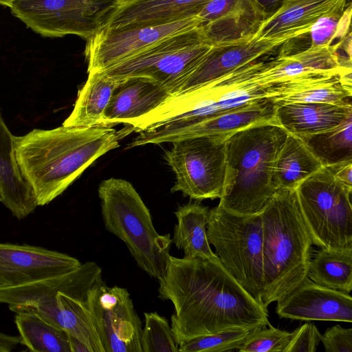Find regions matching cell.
Listing matches in <instances>:
<instances>
[{
    "label": "cell",
    "instance_id": "obj_7",
    "mask_svg": "<svg viewBox=\"0 0 352 352\" xmlns=\"http://www.w3.org/2000/svg\"><path fill=\"white\" fill-rule=\"evenodd\" d=\"M207 237L221 264L258 302L263 292L261 214L240 215L219 206L209 210Z\"/></svg>",
    "mask_w": 352,
    "mask_h": 352
},
{
    "label": "cell",
    "instance_id": "obj_25",
    "mask_svg": "<svg viewBox=\"0 0 352 352\" xmlns=\"http://www.w3.org/2000/svg\"><path fill=\"white\" fill-rule=\"evenodd\" d=\"M122 80L102 72H88L85 83L78 91L73 110L63 125L73 127L102 126L112 95Z\"/></svg>",
    "mask_w": 352,
    "mask_h": 352
},
{
    "label": "cell",
    "instance_id": "obj_20",
    "mask_svg": "<svg viewBox=\"0 0 352 352\" xmlns=\"http://www.w3.org/2000/svg\"><path fill=\"white\" fill-rule=\"evenodd\" d=\"M346 1L283 0L275 13L259 23L251 38L272 40L304 36L319 19Z\"/></svg>",
    "mask_w": 352,
    "mask_h": 352
},
{
    "label": "cell",
    "instance_id": "obj_29",
    "mask_svg": "<svg viewBox=\"0 0 352 352\" xmlns=\"http://www.w3.org/2000/svg\"><path fill=\"white\" fill-rule=\"evenodd\" d=\"M15 323L22 344L35 352H71L69 334L34 314L17 313Z\"/></svg>",
    "mask_w": 352,
    "mask_h": 352
},
{
    "label": "cell",
    "instance_id": "obj_12",
    "mask_svg": "<svg viewBox=\"0 0 352 352\" xmlns=\"http://www.w3.org/2000/svg\"><path fill=\"white\" fill-rule=\"evenodd\" d=\"M102 271L95 262L82 278L56 296L28 305H9L14 313H29L60 327L85 344L91 352H104L89 311L91 289L101 280Z\"/></svg>",
    "mask_w": 352,
    "mask_h": 352
},
{
    "label": "cell",
    "instance_id": "obj_11",
    "mask_svg": "<svg viewBox=\"0 0 352 352\" xmlns=\"http://www.w3.org/2000/svg\"><path fill=\"white\" fill-rule=\"evenodd\" d=\"M117 5L118 0H16L8 7L41 36L73 34L87 41L101 30Z\"/></svg>",
    "mask_w": 352,
    "mask_h": 352
},
{
    "label": "cell",
    "instance_id": "obj_38",
    "mask_svg": "<svg viewBox=\"0 0 352 352\" xmlns=\"http://www.w3.org/2000/svg\"><path fill=\"white\" fill-rule=\"evenodd\" d=\"M250 6L261 21L275 13L283 0H249Z\"/></svg>",
    "mask_w": 352,
    "mask_h": 352
},
{
    "label": "cell",
    "instance_id": "obj_28",
    "mask_svg": "<svg viewBox=\"0 0 352 352\" xmlns=\"http://www.w3.org/2000/svg\"><path fill=\"white\" fill-rule=\"evenodd\" d=\"M307 277L319 285L350 293L352 289V250L320 248L311 258Z\"/></svg>",
    "mask_w": 352,
    "mask_h": 352
},
{
    "label": "cell",
    "instance_id": "obj_35",
    "mask_svg": "<svg viewBox=\"0 0 352 352\" xmlns=\"http://www.w3.org/2000/svg\"><path fill=\"white\" fill-rule=\"evenodd\" d=\"M346 6L347 1L340 3L311 26L307 34L311 40L308 47H324L332 44Z\"/></svg>",
    "mask_w": 352,
    "mask_h": 352
},
{
    "label": "cell",
    "instance_id": "obj_13",
    "mask_svg": "<svg viewBox=\"0 0 352 352\" xmlns=\"http://www.w3.org/2000/svg\"><path fill=\"white\" fill-rule=\"evenodd\" d=\"M276 104L272 98H264L199 120L166 123L156 129L138 133L129 148L148 144L172 143L198 136L230 135L252 126L276 123Z\"/></svg>",
    "mask_w": 352,
    "mask_h": 352
},
{
    "label": "cell",
    "instance_id": "obj_40",
    "mask_svg": "<svg viewBox=\"0 0 352 352\" xmlns=\"http://www.w3.org/2000/svg\"><path fill=\"white\" fill-rule=\"evenodd\" d=\"M22 344L20 336H10L0 332V352H10Z\"/></svg>",
    "mask_w": 352,
    "mask_h": 352
},
{
    "label": "cell",
    "instance_id": "obj_2",
    "mask_svg": "<svg viewBox=\"0 0 352 352\" xmlns=\"http://www.w3.org/2000/svg\"><path fill=\"white\" fill-rule=\"evenodd\" d=\"M130 128L61 126L34 129L13 137L14 154L38 206L60 195L91 164L131 133Z\"/></svg>",
    "mask_w": 352,
    "mask_h": 352
},
{
    "label": "cell",
    "instance_id": "obj_41",
    "mask_svg": "<svg viewBox=\"0 0 352 352\" xmlns=\"http://www.w3.org/2000/svg\"><path fill=\"white\" fill-rule=\"evenodd\" d=\"M69 343L71 352H91L85 344L70 334H69Z\"/></svg>",
    "mask_w": 352,
    "mask_h": 352
},
{
    "label": "cell",
    "instance_id": "obj_10",
    "mask_svg": "<svg viewBox=\"0 0 352 352\" xmlns=\"http://www.w3.org/2000/svg\"><path fill=\"white\" fill-rule=\"evenodd\" d=\"M215 135L173 142L164 159L175 174L171 192H182L192 199L220 198L226 178V140Z\"/></svg>",
    "mask_w": 352,
    "mask_h": 352
},
{
    "label": "cell",
    "instance_id": "obj_22",
    "mask_svg": "<svg viewBox=\"0 0 352 352\" xmlns=\"http://www.w3.org/2000/svg\"><path fill=\"white\" fill-rule=\"evenodd\" d=\"M351 116V103L296 102L277 105L275 121L288 133L302 136L331 130Z\"/></svg>",
    "mask_w": 352,
    "mask_h": 352
},
{
    "label": "cell",
    "instance_id": "obj_17",
    "mask_svg": "<svg viewBox=\"0 0 352 352\" xmlns=\"http://www.w3.org/2000/svg\"><path fill=\"white\" fill-rule=\"evenodd\" d=\"M252 34L214 44L174 95L182 94L223 77L234 70L269 54L290 37L255 40Z\"/></svg>",
    "mask_w": 352,
    "mask_h": 352
},
{
    "label": "cell",
    "instance_id": "obj_15",
    "mask_svg": "<svg viewBox=\"0 0 352 352\" xmlns=\"http://www.w3.org/2000/svg\"><path fill=\"white\" fill-rule=\"evenodd\" d=\"M201 25L197 16L152 26L102 28L87 40V72L104 70L174 34Z\"/></svg>",
    "mask_w": 352,
    "mask_h": 352
},
{
    "label": "cell",
    "instance_id": "obj_27",
    "mask_svg": "<svg viewBox=\"0 0 352 352\" xmlns=\"http://www.w3.org/2000/svg\"><path fill=\"white\" fill-rule=\"evenodd\" d=\"M322 167L297 136L288 133L277 157L274 181L278 189L294 188Z\"/></svg>",
    "mask_w": 352,
    "mask_h": 352
},
{
    "label": "cell",
    "instance_id": "obj_34",
    "mask_svg": "<svg viewBox=\"0 0 352 352\" xmlns=\"http://www.w3.org/2000/svg\"><path fill=\"white\" fill-rule=\"evenodd\" d=\"M269 327L253 329L243 344L239 352H285L292 337V332L280 330L270 324Z\"/></svg>",
    "mask_w": 352,
    "mask_h": 352
},
{
    "label": "cell",
    "instance_id": "obj_37",
    "mask_svg": "<svg viewBox=\"0 0 352 352\" xmlns=\"http://www.w3.org/2000/svg\"><path fill=\"white\" fill-rule=\"evenodd\" d=\"M320 342L326 352H352V329L333 326L321 335Z\"/></svg>",
    "mask_w": 352,
    "mask_h": 352
},
{
    "label": "cell",
    "instance_id": "obj_19",
    "mask_svg": "<svg viewBox=\"0 0 352 352\" xmlns=\"http://www.w3.org/2000/svg\"><path fill=\"white\" fill-rule=\"evenodd\" d=\"M210 1L131 0L117 5L107 15L102 28L146 27L175 22L197 16Z\"/></svg>",
    "mask_w": 352,
    "mask_h": 352
},
{
    "label": "cell",
    "instance_id": "obj_8",
    "mask_svg": "<svg viewBox=\"0 0 352 352\" xmlns=\"http://www.w3.org/2000/svg\"><path fill=\"white\" fill-rule=\"evenodd\" d=\"M296 191L313 244L329 250H352V186L322 166Z\"/></svg>",
    "mask_w": 352,
    "mask_h": 352
},
{
    "label": "cell",
    "instance_id": "obj_3",
    "mask_svg": "<svg viewBox=\"0 0 352 352\" xmlns=\"http://www.w3.org/2000/svg\"><path fill=\"white\" fill-rule=\"evenodd\" d=\"M288 133L274 122L252 126L226 140V172L219 206L240 215L261 214L278 190L277 157Z\"/></svg>",
    "mask_w": 352,
    "mask_h": 352
},
{
    "label": "cell",
    "instance_id": "obj_42",
    "mask_svg": "<svg viewBox=\"0 0 352 352\" xmlns=\"http://www.w3.org/2000/svg\"><path fill=\"white\" fill-rule=\"evenodd\" d=\"M14 1L16 0H0V5L8 7Z\"/></svg>",
    "mask_w": 352,
    "mask_h": 352
},
{
    "label": "cell",
    "instance_id": "obj_1",
    "mask_svg": "<svg viewBox=\"0 0 352 352\" xmlns=\"http://www.w3.org/2000/svg\"><path fill=\"white\" fill-rule=\"evenodd\" d=\"M158 280V298L174 307L170 326L178 346L226 329H254L270 324L267 308L221 263L170 255Z\"/></svg>",
    "mask_w": 352,
    "mask_h": 352
},
{
    "label": "cell",
    "instance_id": "obj_33",
    "mask_svg": "<svg viewBox=\"0 0 352 352\" xmlns=\"http://www.w3.org/2000/svg\"><path fill=\"white\" fill-rule=\"evenodd\" d=\"M197 16L201 26L241 17L255 18L261 22L249 0H211Z\"/></svg>",
    "mask_w": 352,
    "mask_h": 352
},
{
    "label": "cell",
    "instance_id": "obj_4",
    "mask_svg": "<svg viewBox=\"0 0 352 352\" xmlns=\"http://www.w3.org/2000/svg\"><path fill=\"white\" fill-rule=\"evenodd\" d=\"M261 215L264 284L262 303L267 308L307 276L313 241L296 189L279 188Z\"/></svg>",
    "mask_w": 352,
    "mask_h": 352
},
{
    "label": "cell",
    "instance_id": "obj_9",
    "mask_svg": "<svg viewBox=\"0 0 352 352\" xmlns=\"http://www.w3.org/2000/svg\"><path fill=\"white\" fill-rule=\"evenodd\" d=\"M212 45L200 25L165 37L100 72L118 79L146 78L173 96Z\"/></svg>",
    "mask_w": 352,
    "mask_h": 352
},
{
    "label": "cell",
    "instance_id": "obj_18",
    "mask_svg": "<svg viewBox=\"0 0 352 352\" xmlns=\"http://www.w3.org/2000/svg\"><path fill=\"white\" fill-rule=\"evenodd\" d=\"M276 302V312L281 318L352 322L350 293L319 285L307 276Z\"/></svg>",
    "mask_w": 352,
    "mask_h": 352
},
{
    "label": "cell",
    "instance_id": "obj_6",
    "mask_svg": "<svg viewBox=\"0 0 352 352\" xmlns=\"http://www.w3.org/2000/svg\"><path fill=\"white\" fill-rule=\"evenodd\" d=\"M98 192L105 229L124 243L141 270L160 279L170 255V234L157 233L148 208L127 180H103Z\"/></svg>",
    "mask_w": 352,
    "mask_h": 352
},
{
    "label": "cell",
    "instance_id": "obj_30",
    "mask_svg": "<svg viewBox=\"0 0 352 352\" xmlns=\"http://www.w3.org/2000/svg\"><path fill=\"white\" fill-rule=\"evenodd\" d=\"M297 137L322 166L352 161V116L331 130Z\"/></svg>",
    "mask_w": 352,
    "mask_h": 352
},
{
    "label": "cell",
    "instance_id": "obj_5",
    "mask_svg": "<svg viewBox=\"0 0 352 352\" xmlns=\"http://www.w3.org/2000/svg\"><path fill=\"white\" fill-rule=\"evenodd\" d=\"M261 58L190 91L171 96L158 107L129 122L132 132L156 129L170 122H190L274 96L276 85L261 75Z\"/></svg>",
    "mask_w": 352,
    "mask_h": 352
},
{
    "label": "cell",
    "instance_id": "obj_14",
    "mask_svg": "<svg viewBox=\"0 0 352 352\" xmlns=\"http://www.w3.org/2000/svg\"><path fill=\"white\" fill-rule=\"evenodd\" d=\"M89 311L104 352H142V324L126 289L101 280L91 291Z\"/></svg>",
    "mask_w": 352,
    "mask_h": 352
},
{
    "label": "cell",
    "instance_id": "obj_39",
    "mask_svg": "<svg viewBox=\"0 0 352 352\" xmlns=\"http://www.w3.org/2000/svg\"><path fill=\"white\" fill-rule=\"evenodd\" d=\"M342 182L352 186V161L327 166Z\"/></svg>",
    "mask_w": 352,
    "mask_h": 352
},
{
    "label": "cell",
    "instance_id": "obj_43",
    "mask_svg": "<svg viewBox=\"0 0 352 352\" xmlns=\"http://www.w3.org/2000/svg\"><path fill=\"white\" fill-rule=\"evenodd\" d=\"M129 1H131V0H118V5Z\"/></svg>",
    "mask_w": 352,
    "mask_h": 352
},
{
    "label": "cell",
    "instance_id": "obj_26",
    "mask_svg": "<svg viewBox=\"0 0 352 352\" xmlns=\"http://www.w3.org/2000/svg\"><path fill=\"white\" fill-rule=\"evenodd\" d=\"M208 212V207L196 202L179 206L175 212L177 223L171 241L177 249L184 251L185 258L221 263L207 237Z\"/></svg>",
    "mask_w": 352,
    "mask_h": 352
},
{
    "label": "cell",
    "instance_id": "obj_24",
    "mask_svg": "<svg viewBox=\"0 0 352 352\" xmlns=\"http://www.w3.org/2000/svg\"><path fill=\"white\" fill-rule=\"evenodd\" d=\"M339 74H311L278 83L274 87L272 99L276 106L296 102L351 103L352 93L342 85Z\"/></svg>",
    "mask_w": 352,
    "mask_h": 352
},
{
    "label": "cell",
    "instance_id": "obj_16",
    "mask_svg": "<svg viewBox=\"0 0 352 352\" xmlns=\"http://www.w3.org/2000/svg\"><path fill=\"white\" fill-rule=\"evenodd\" d=\"M76 258L29 245L0 243V287L23 285L77 269Z\"/></svg>",
    "mask_w": 352,
    "mask_h": 352
},
{
    "label": "cell",
    "instance_id": "obj_21",
    "mask_svg": "<svg viewBox=\"0 0 352 352\" xmlns=\"http://www.w3.org/2000/svg\"><path fill=\"white\" fill-rule=\"evenodd\" d=\"M170 96L168 91L148 78H123L106 109L102 126L126 125L158 107Z\"/></svg>",
    "mask_w": 352,
    "mask_h": 352
},
{
    "label": "cell",
    "instance_id": "obj_32",
    "mask_svg": "<svg viewBox=\"0 0 352 352\" xmlns=\"http://www.w3.org/2000/svg\"><path fill=\"white\" fill-rule=\"evenodd\" d=\"M144 326L142 330V352H179L167 320L157 312L144 313Z\"/></svg>",
    "mask_w": 352,
    "mask_h": 352
},
{
    "label": "cell",
    "instance_id": "obj_31",
    "mask_svg": "<svg viewBox=\"0 0 352 352\" xmlns=\"http://www.w3.org/2000/svg\"><path fill=\"white\" fill-rule=\"evenodd\" d=\"M253 329L235 328L203 336L179 344V352H223L237 350Z\"/></svg>",
    "mask_w": 352,
    "mask_h": 352
},
{
    "label": "cell",
    "instance_id": "obj_36",
    "mask_svg": "<svg viewBox=\"0 0 352 352\" xmlns=\"http://www.w3.org/2000/svg\"><path fill=\"white\" fill-rule=\"evenodd\" d=\"M320 338L321 334L316 325L311 322L305 323L292 332L285 352H316Z\"/></svg>",
    "mask_w": 352,
    "mask_h": 352
},
{
    "label": "cell",
    "instance_id": "obj_23",
    "mask_svg": "<svg viewBox=\"0 0 352 352\" xmlns=\"http://www.w3.org/2000/svg\"><path fill=\"white\" fill-rule=\"evenodd\" d=\"M13 137L0 111V201L21 219L32 213L38 204L19 168Z\"/></svg>",
    "mask_w": 352,
    "mask_h": 352
}]
</instances>
